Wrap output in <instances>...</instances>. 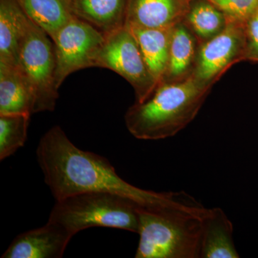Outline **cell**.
Segmentation results:
<instances>
[{"instance_id":"9a60e30c","label":"cell","mask_w":258,"mask_h":258,"mask_svg":"<svg viewBox=\"0 0 258 258\" xmlns=\"http://www.w3.org/2000/svg\"><path fill=\"white\" fill-rule=\"evenodd\" d=\"M30 87L18 66L0 62V115L32 114Z\"/></svg>"},{"instance_id":"ba28073f","label":"cell","mask_w":258,"mask_h":258,"mask_svg":"<svg viewBox=\"0 0 258 258\" xmlns=\"http://www.w3.org/2000/svg\"><path fill=\"white\" fill-rule=\"evenodd\" d=\"M227 19L225 28L199 49L192 76L208 86H213L231 66L244 60L246 23Z\"/></svg>"},{"instance_id":"9c48e42d","label":"cell","mask_w":258,"mask_h":258,"mask_svg":"<svg viewBox=\"0 0 258 258\" xmlns=\"http://www.w3.org/2000/svg\"><path fill=\"white\" fill-rule=\"evenodd\" d=\"M74 235L64 226L49 221L17 236L2 258H60Z\"/></svg>"},{"instance_id":"7a4b0ae2","label":"cell","mask_w":258,"mask_h":258,"mask_svg":"<svg viewBox=\"0 0 258 258\" xmlns=\"http://www.w3.org/2000/svg\"><path fill=\"white\" fill-rule=\"evenodd\" d=\"M207 209L189 195L176 202L138 208L136 258H200Z\"/></svg>"},{"instance_id":"30bf717a","label":"cell","mask_w":258,"mask_h":258,"mask_svg":"<svg viewBox=\"0 0 258 258\" xmlns=\"http://www.w3.org/2000/svg\"><path fill=\"white\" fill-rule=\"evenodd\" d=\"M189 4L188 0H129L125 26L173 28L184 20Z\"/></svg>"},{"instance_id":"8992f818","label":"cell","mask_w":258,"mask_h":258,"mask_svg":"<svg viewBox=\"0 0 258 258\" xmlns=\"http://www.w3.org/2000/svg\"><path fill=\"white\" fill-rule=\"evenodd\" d=\"M95 67L114 71L134 88L135 103L149 98L158 83L151 74L133 32L126 26L106 34Z\"/></svg>"},{"instance_id":"7c38bea8","label":"cell","mask_w":258,"mask_h":258,"mask_svg":"<svg viewBox=\"0 0 258 258\" xmlns=\"http://www.w3.org/2000/svg\"><path fill=\"white\" fill-rule=\"evenodd\" d=\"M129 0H69L76 18L106 34L125 26Z\"/></svg>"},{"instance_id":"ac0fdd59","label":"cell","mask_w":258,"mask_h":258,"mask_svg":"<svg viewBox=\"0 0 258 258\" xmlns=\"http://www.w3.org/2000/svg\"><path fill=\"white\" fill-rule=\"evenodd\" d=\"M183 22L202 45L220 34L227 26L228 19L208 0H191Z\"/></svg>"},{"instance_id":"6da1fadb","label":"cell","mask_w":258,"mask_h":258,"mask_svg":"<svg viewBox=\"0 0 258 258\" xmlns=\"http://www.w3.org/2000/svg\"><path fill=\"white\" fill-rule=\"evenodd\" d=\"M37 159L45 182L56 200L86 192H108L131 199L142 206L175 203L185 192H156L121 179L106 158L81 150L58 125L51 128L37 146Z\"/></svg>"},{"instance_id":"7402d4cb","label":"cell","mask_w":258,"mask_h":258,"mask_svg":"<svg viewBox=\"0 0 258 258\" xmlns=\"http://www.w3.org/2000/svg\"><path fill=\"white\" fill-rule=\"evenodd\" d=\"M188 1H189H189H191V0H188Z\"/></svg>"},{"instance_id":"2e32d148","label":"cell","mask_w":258,"mask_h":258,"mask_svg":"<svg viewBox=\"0 0 258 258\" xmlns=\"http://www.w3.org/2000/svg\"><path fill=\"white\" fill-rule=\"evenodd\" d=\"M173 28H128L137 39L144 60L158 83L164 80L167 69L169 44Z\"/></svg>"},{"instance_id":"d6986e66","label":"cell","mask_w":258,"mask_h":258,"mask_svg":"<svg viewBox=\"0 0 258 258\" xmlns=\"http://www.w3.org/2000/svg\"><path fill=\"white\" fill-rule=\"evenodd\" d=\"M30 114L0 115V160L14 154L25 145Z\"/></svg>"},{"instance_id":"5b68a950","label":"cell","mask_w":258,"mask_h":258,"mask_svg":"<svg viewBox=\"0 0 258 258\" xmlns=\"http://www.w3.org/2000/svg\"><path fill=\"white\" fill-rule=\"evenodd\" d=\"M18 67L32 96V113L53 111L58 98L55 45L50 36L30 20L20 45Z\"/></svg>"},{"instance_id":"ffe728a7","label":"cell","mask_w":258,"mask_h":258,"mask_svg":"<svg viewBox=\"0 0 258 258\" xmlns=\"http://www.w3.org/2000/svg\"><path fill=\"white\" fill-rule=\"evenodd\" d=\"M227 18L247 23L258 14V0H208Z\"/></svg>"},{"instance_id":"e0dca14e","label":"cell","mask_w":258,"mask_h":258,"mask_svg":"<svg viewBox=\"0 0 258 258\" xmlns=\"http://www.w3.org/2000/svg\"><path fill=\"white\" fill-rule=\"evenodd\" d=\"M32 23L46 32L52 40L62 27L74 18L69 0H18Z\"/></svg>"},{"instance_id":"277c9868","label":"cell","mask_w":258,"mask_h":258,"mask_svg":"<svg viewBox=\"0 0 258 258\" xmlns=\"http://www.w3.org/2000/svg\"><path fill=\"white\" fill-rule=\"evenodd\" d=\"M139 205L131 199L113 193L79 194L56 200L48 220L64 226L74 235L96 227L138 234Z\"/></svg>"},{"instance_id":"3957f363","label":"cell","mask_w":258,"mask_h":258,"mask_svg":"<svg viewBox=\"0 0 258 258\" xmlns=\"http://www.w3.org/2000/svg\"><path fill=\"white\" fill-rule=\"evenodd\" d=\"M212 88L192 75L177 82L162 81L147 100L129 107L124 116L126 128L141 140L174 137L195 119Z\"/></svg>"},{"instance_id":"44dd1931","label":"cell","mask_w":258,"mask_h":258,"mask_svg":"<svg viewBox=\"0 0 258 258\" xmlns=\"http://www.w3.org/2000/svg\"><path fill=\"white\" fill-rule=\"evenodd\" d=\"M246 35L244 60L258 62V14L246 23Z\"/></svg>"},{"instance_id":"52a82bcc","label":"cell","mask_w":258,"mask_h":258,"mask_svg":"<svg viewBox=\"0 0 258 258\" xmlns=\"http://www.w3.org/2000/svg\"><path fill=\"white\" fill-rule=\"evenodd\" d=\"M105 37L104 33L76 17L59 30L52 40L56 57L55 83L58 89L73 73L95 67Z\"/></svg>"},{"instance_id":"8fae6325","label":"cell","mask_w":258,"mask_h":258,"mask_svg":"<svg viewBox=\"0 0 258 258\" xmlns=\"http://www.w3.org/2000/svg\"><path fill=\"white\" fill-rule=\"evenodd\" d=\"M233 225L222 209H207L203 219L200 258H238Z\"/></svg>"},{"instance_id":"4fadbf2b","label":"cell","mask_w":258,"mask_h":258,"mask_svg":"<svg viewBox=\"0 0 258 258\" xmlns=\"http://www.w3.org/2000/svg\"><path fill=\"white\" fill-rule=\"evenodd\" d=\"M200 47L198 39L184 22L176 24L171 31L167 69L162 81L177 82L191 76Z\"/></svg>"},{"instance_id":"5bb4252c","label":"cell","mask_w":258,"mask_h":258,"mask_svg":"<svg viewBox=\"0 0 258 258\" xmlns=\"http://www.w3.org/2000/svg\"><path fill=\"white\" fill-rule=\"evenodd\" d=\"M29 21L18 0H0V62L18 66Z\"/></svg>"}]
</instances>
